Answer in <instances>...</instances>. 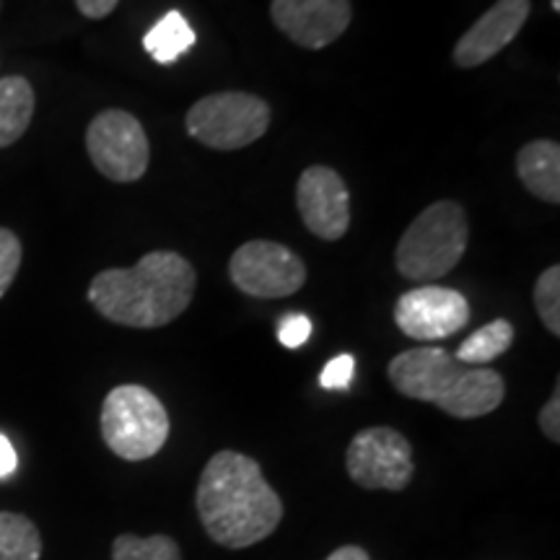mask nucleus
Returning a JSON list of instances; mask_svg holds the SVG:
<instances>
[{
  "mask_svg": "<svg viewBox=\"0 0 560 560\" xmlns=\"http://www.w3.org/2000/svg\"><path fill=\"white\" fill-rule=\"evenodd\" d=\"M470 242L467 213L459 202L436 200L405 229L397 242L395 268L412 283H433L457 268Z\"/></svg>",
  "mask_w": 560,
  "mask_h": 560,
  "instance_id": "4",
  "label": "nucleus"
},
{
  "mask_svg": "<svg viewBox=\"0 0 560 560\" xmlns=\"http://www.w3.org/2000/svg\"><path fill=\"white\" fill-rule=\"evenodd\" d=\"M353 374H355L353 355H348V353L335 355V359L327 363L325 369H322L319 384L325 389H348L350 382H353Z\"/></svg>",
  "mask_w": 560,
  "mask_h": 560,
  "instance_id": "22",
  "label": "nucleus"
},
{
  "mask_svg": "<svg viewBox=\"0 0 560 560\" xmlns=\"http://www.w3.org/2000/svg\"><path fill=\"white\" fill-rule=\"evenodd\" d=\"M195 45V32L179 11H170L153 30L143 37L145 52L161 66L179 60Z\"/></svg>",
  "mask_w": 560,
  "mask_h": 560,
  "instance_id": "16",
  "label": "nucleus"
},
{
  "mask_svg": "<svg viewBox=\"0 0 560 560\" xmlns=\"http://www.w3.org/2000/svg\"><path fill=\"white\" fill-rule=\"evenodd\" d=\"M392 387L402 397L431 402L459 420L482 418L501 408L506 382L488 366H467L444 348H410L387 366Z\"/></svg>",
  "mask_w": 560,
  "mask_h": 560,
  "instance_id": "3",
  "label": "nucleus"
},
{
  "mask_svg": "<svg viewBox=\"0 0 560 560\" xmlns=\"http://www.w3.org/2000/svg\"><path fill=\"white\" fill-rule=\"evenodd\" d=\"M540 429L545 436H548L552 444L560 441V387H556V392L550 395V400L542 405L540 410Z\"/></svg>",
  "mask_w": 560,
  "mask_h": 560,
  "instance_id": "24",
  "label": "nucleus"
},
{
  "mask_svg": "<svg viewBox=\"0 0 560 560\" xmlns=\"http://www.w3.org/2000/svg\"><path fill=\"white\" fill-rule=\"evenodd\" d=\"M346 467L359 488L392 493L408 488L416 475L410 441L389 425H371L355 433L348 444Z\"/></svg>",
  "mask_w": 560,
  "mask_h": 560,
  "instance_id": "8",
  "label": "nucleus"
},
{
  "mask_svg": "<svg viewBox=\"0 0 560 560\" xmlns=\"http://www.w3.org/2000/svg\"><path fill=\"white\" fill-rule=\"evenodd\" d=\"M117 3H120V0H75L79 11L91 21L107 19L109 13L117 9Z\"/></svg>",
  "mask_w": 560,
  "mask_h": 560,
  "instance_id": "25",
  "label": "nucleus"
},
{
  "mask_svg": "<svg viewBox=\"0 0 560 560\" xmlns=\"http://www.w3.org/2000/svg\"><path fill=\"white\" fill-rule=\"evenodd\" d=\"M270 19L293 45L325 50L350 26V0H272Z\"/></svg>",
  "mask_w": 560,
  "mask_h": 560,
  "instance_id": "12",
  "label": "nucleus"
},
{
  "mask_svg": "<svg viewBox=\"0 0 560 560\" xmlns=\"http://www.w3.org/2000/svg\"><path fill=\"white\" fill-rule=\"evenodd\" d=\"M231 283L255 299H285L306 283V265L285 244L252 240L231 255Z\"/></svg>",
  "mask_w": 560,
  "mask_h": 560,
  "instance_id": "9",
  "label": "nucleus"
},
{
  "mask_svg": "<svg viewBox=\"0 0 560 560\" xmlns=\"http://www.w3.org/2000/svg\"><path fill=\"white\" fill-rule=\"evenodd\" d=\"M270 104L247 91H219L195 102L185 117L190 138L215 151H240L270 128Z\"/></svg>",
  "mask_w": 560,
  "mask_h": 560,
  "instance_id": "6",
  "label": "nucleus"
},
{
  "mask_svg": "<svg viewBox=\"0 0 560 560\" xmlns=\"http://www.w3.org/2000/svg\"><path fill=\"white\" fill-rule=\"evenodd\" d=\"M470 322V304L459 291L420 285L402 293L395 304V325L412 340L431 342L459 332Z\"/></svg>",
  "mask_w": 560,
  "mask_h": 560,
  "instance_id": "10",
  "label": "nucleus"
},
{
  "mask_svg": "<svg viewBox=\"0 0 560 560\" xmlns=\"http://www.w3.org/2000/svg\"><path fill=\"white\" fill-rule=\"evenodd\" d=\"M16 470V452H13L11 441L0 433V478Z\"/></svg>",
  "mask_w": 560,
  "mask_h": 560,
  "instance_id": "26",
  "label": "nucleus"
},
{
  "mask_svg": "<svg viewBox=\"0 0 560 560\" xmlns=\"http://www.w3.org/2000/svg\"><path fill=\"white\" fill-rule=\"evenodd\" d=\"M102 439L125 462L156 457L170 439L172 423L164 402L140 384H120L104 397Z\"/></svg>",
  "mask_w": 560,
  "mask_h": 560,
  "instance_id": "5",
  "label": "nucleus"
},
{
  "mask_svg": "<svg viewBox=\"0 0 560 560\" xmlns=\"http://www.w3.org/2000/svg\"><path fill=\"white\" fill-rule=\"evenodd\" d=\"M21 260H24V247L11 229L0 226V299L9 293L13 280L19 276Z\"/></svg>",
  "mask_w": 560,
  "mask_h": 560,
  "instance_id": "21",
  "label": "nucleus"
},
{
  "mask_svg": "<svg viewBox=\"0 0 560 560\" xmlns=\"http://www.w3.org/2000/svg\"><path fill=\"white\" fill-rule=\"evenodd\" d=\"M296 208L304 226L325 242H338L350 226V195L330 166L314 164L296 182Z\"/></svg>",
  "mask_w": 560,
  "mask_h": 560,
  "instance_id": "11",
  "label": "nucleus"
},
{
  "mask_svg": "<svg viewBox=\"0 0 560 560\" xmlns=\"http://www.w3.org/2000/svg\"><path fill=\"white\" fill-rule=\"evenodd\" d=\"M34 107L32 83L24 75H5L0 79V149H9L30 130Z\"/></svg>",
  "mask_w": 560,
  "mask_h": 560,
  "instance_id": "15",
  "label": "nucleus"
},
{
  "mask_svg": "<svg viewBox=\"0 0 560 560\" xmlns=\"http://www.w3.org/2000/svg\"><path fill=\"white\" fill-rule=\"evenodd\" d=\"M86 151L100 174L128 185L149 172L151 143L130 112L104 109L86 128Z\"/></svg>",
  "mask_w": 560,
  "mask_h": 560,
  "instance_id": "7",
  "label": "nucleus"
},
{
  "mask_svg": "<svg viewBox=\"0 0 560 560\" xmlns=\"http://www.w3.org/2000/svg\"><path fill=\"white\" fill-rule=\"evenodd\" d=\"M112 560H182V550L170 535H120L112 542Z\"/></svg>",
  "mask_w": 560,
  "mask_h": 560,
  "instance_id": "19",
  "label": "nucleus"
},
{
  "mask_svg": "<svg viewBox=\"0 0 560 560\" xmlns=\"http://www.w3.org/2000/svg\"><path fill=\"white\" fill-rule=\"evenodd\" d=\"M325 560H371V556L359 545H342V548L330 552Z\"/></svg>",
  "mask_w": 560,
  "mask_h": 560,
  "instance_id": "27",
  "label": "nucleus"
},
{
  "mask_svg": "<svg viewBox=\"0 0 560 560\" xmlns=\"http://www.w3.org/2000/svg\"><path fill=\"white\" fill-rule=\"evenodd\" d=\"M552 11H556V13L560 11V0H552Z\"/></svg>",
  "mask_w": 560,
  "mask_h": 560,
  "instance_id": "28",
  "label": "nucleus"
},
{
  "mask_svg": "<svg viewBox=\"0 0 560 560\" xmlns=\"http://www.w3.org/2000/svg\"><path fill=\"white\" fill-rule=\"evenodd\" d=\"M516 174L524 190L558 206L560 202V145L556 140H532L516 153Z\"/></svg>",
  "mask_w": 560,
  "mask_h": 560,
  "instance_id": "14",
  "label": "nucleus"
},
{
  "mask_svg": "<svg viewBox=\"0 0 560 560\" xmlns=\"http://www.w3.org/2000/svg\"><path fill=\"white\" fill-rule=\"evenodd\" d=\"M195 506L210 540L229 550L268 540L283 520V501L265 480L260 462L231 450L213 454L202 467Z\"/></svg>",
  "mask_w": 560,
  "mask_h": 560,
  "instance_id": "1",
  "label": "nucleus"
},
{
  "mask_svg": "<svg viewBox=\"0 0 560 560\" xmlns=\"http://www.w3.org/2000/svg\"><path fill=\"white\" fill-rule=\"evenodd\" d=\"M535 310L552 338L560 335V265H550L535 283Z\"/></svg>",
  "mask_w": 560,
  "mask_h": 560,
  "instance_id": "20",
  "label": "nucleus"
},
{
  "mask_svg": "<svg viewBox=\"0 0 560 560\" xmlns=\"http://www.w3.org/2000/svg\"><path fill=\"white\" fill-rule=\"evenodd\" d=\"M192 262L177 252H149L132 268H109L89 283V304L104 319L136 330L172 325L192 304Z\"/></svg>",
  "mask_w": 560,
  "mask_h": 560,
  "instance_id": "2",
  "label": "nucleus"
},
{
  "mask_svg": "<svg viewBox=\"0 0 560 560\" xmlns=\"http://www.w3.org/2000/svg\"><path fill=\"white\" fill-rule=\"evenodd\" d=\"M42 535L30 516L0 511V560H39Z\"/></svg>",
  "mask_w": 560,
  "mask_h": 560,
  "instance_id": "18",
  "label": "nucleus"
},
{
  "mask_svg": "<svg viewBox=\"0 0 560 560\" xmlns=\"http://www.w3.org/2000/svg\"><path fill=\"white\" fill-rule=\"evenodd\" d=\"M532 11L529 0H495L454 45L452 58L459 68H478L493 60L503 47H509L527 24Z\"/></svg>",
  "mask_w": 560,
  "mask_h": 560,
  "instance_id": "13",
  "label": "nucleus"
},
{
  "mask_svg": "<svg viewBox=\"0 0 560 560\" xmlns=\"http://www.w3.org/2000/svg\"><path fill=\"white\" fill-rule=\"evenodd\" d=\"M511 342H514V325L509 319H493L462 342L454 359L467 366H486L506 353Z\"/></svg>",
  "mask_w": 560,
  "mask_h": 560,
  "instance_id": "17",
  "label": "nucleus"
},
{
  "mask_svg": "<svg viewBox=\"0 0 560 560\" xmlns=\"http://www.w3.org/2000/svg\"><path fill=\"white\" fill-rule=\"evenodd\" d=\"M312 335V322L304 317V314H285L283 319L278 322V340L283 342L285 348H301Z\"/></svg>",
  "mask_w": 560,
  "mask_h": 560,
  "instance_id": "23",
  "label": "nucleus"
}]
</instances>
